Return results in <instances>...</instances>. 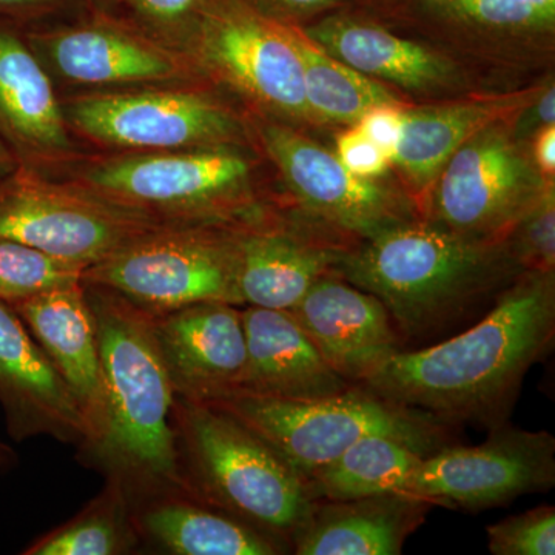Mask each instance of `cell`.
I'll list each match as a JSON object with an SVG mask.
<instances>
[{"label":"cell","instance_id":"cell-1","mask_svg":"<svg viewBox=\"0 0 555 555\" xmlns=\"http://www.w3.org/2000/svg\"><path fill=\"white\" fill-rule=\"evenodd\" d=\"M554 337V270H526L473 327L423 349L398 350L360 386L448 426L492 429L507 423L526 374Z\"/></svg>","mask_w":555,"mask_h":555},{"label":"cell","instance_id":"cell-2","mask_svg":"<svg viewBox=\"0 0 555 555\" xmlns=\"http://www.w3.org/2000/svg\"><path fill=\"white\" fill-rule=\"evenodd\" d=\"M511 266L521 264L507 238H469L437 222L411 219L343 254L335 272L375 295L398 334L426 338L499 298Z\"/></svg>","mask_w":555,"mask_h":555},{"label":"cell","instance_id":"cell-3","mask_svg":"<svg viewBox=\"0 0 555 555\" xmlns=\"http://www.w3.org/2000/svg\"><path fill=\"white\" fill-rule=\"evenodd\" d=\"M83 286L96 324L105 398L104 433L91 454L124 483L189 494L173 427L177 396L153 315L107 288Z\"/></svg>","mask_w":555,"mask_h":555},{"label":"cell","instance_id":"cell-4","mask_svg":"<svg viewBox=\"0 0 555 555\" xmlns=\"http://www.w3.org/2000/svg\"><path fill=\"white\" fill-rule=\"evenodd\" d=\"M173 411L190 494L291 545L313 502L305 478L228 412L179 398Z\"/></svg>","mask_w":555,"mask_h":555},{"label":"cell","instance_id":"cell-5","mask_svg":"<svg viewBox=\"0 0 555 555\" xmlns=\"http://www.w3.org/2000/svg\"><path fill=\"white\" fill-rule=\"evenodd\" d=\"M210 404L262 438L305 481L371 434H390L434 449L452 444L444 423L360 385L317 400L235 392Z\"/></svg>","mask_w":555,"mask_h":555},{"label":"cell","instance_id":"cell-6","mask_svg":"<svg viewBox=\"0 0 555 555\" xmlns=\"http://www.w3.org/2000/svg\"><path fill=\"white\" fill-rule=\"evenodd\" d=\"M83 284L107 288L150 315L198 305L240 306L235 230L163 224L86 270Z\"/></svg>","mask_w":555,"mask_h":555},{"label":"cell","instance_id":"cell-7","mask_svg":"<svg viewBox=\"0 0 555 555\" xmlns=\"http://www.w3.org/2000/svg\"><path fill=\"white\" fill-rule=\"evenodd\" d=\"M250 166L221 147L118 156L83 171V188L163 224L229 221L244 208Z\"/></svg>","mask_w":555,"mask_h":555},{"label":"cell","instance_id":"cell-8","mask_svg":"<svg viewBox=\"0 0 555 555\" xmlns=\"http://www.w3.org/2000/svg\"><path fill=\"white\" fill-rule=\"evenodd\" d=\"M163 222L83 185L14 171L0 182V236L89 269Z\"/></svg>","mask_w":555,"mask_h":555},{"label":"cell","instance_id":"cell-9","mask_svg":"<svg viewBox=\"0 0 555 555\" xmlns=\"http://www.w3.org/2000/svg\"><path fill=\"white\" fill-rule=\"evenodd\" d=\"M554 485L555 438L503 423L477 447L452 443L425 456L400 491L436 506L478 513Z\"/></svg>","mask_w":555,"mask_h":555},{"label":"cell","instance_id":"cell-10","mask_svg":"<svg viewBox=\"0 0 555 555\" xmlns=\"http://www.w3.org/2000/svg\"><path fill=\"white\" fill-rule=\"evenodd\" d=\"M502 120L467 139L434 184L437 224L476 240H505L545 192Z\"/></svg>","mask_w":555,"mask_h":555},{"label":"cell","instance_id":"cell-11","mask_svg":"<svg viewBox=\"0 0 555 555\" xmlns=\"http://www.w3.org/2000/svg\"><path fill=\"white\" fill-rule=\"evenodd\" d=\"M195 22L199 51L222 78L273 112L310 116L301 61L287 27L243 0H207Z\"/></svg>","mask_w":555,"mask_h":555},{"label":"cell","instance_id":"cell-12","mask_svg":"<svg viewBox=\"0 0 555 555\" xmlns=\"http://www.w3.org/2000/svg\"><path fill=\"white\" fill-rule=\"evenodd\" d=\"M67 113L80 133L124 149L221 147L240 134L232 113L190 91L91 94L73 101Z\"/></svg>","mask_w":555,"mask_h":555},{"label":"cell","instance_id":"cell-13","mask_svg":"<svg viewBox=\"0 0 555 555\" xmlns=\"http://www.w3.org/2000/svg\"><path fill=\"white\" fill-rule=\"evenodd\" d=\"M261 139L301 206L327 224L367 240L411 221L400 196L372 179L350 173L337 155L309 138L269 124L262 127Z\"/></svg>","mask_w":555,"mask_h":555},{"label":"cell","instance_id":"cell-14","mask_svg":"<svg viewBox=\"0 0 555 555\" xmlns=\"http://www.w3.org/2000/svg\"><path fill=\"white\" fill-rule=\"evenodd\" d=\"M153 332L175 396L215 403L241 390L247 347L243 315L229 302H198L153 317Z\"/></svg>","mask_w":555,"mask_h":555},{"label":"cell","instance_id":"cell-15","mask_svg":"<svg viewBox=\"0 0 555 555\" xmlns=\"http://www.w3.org/2000/svg\"><path fill=\"white\" fill-rule=\"evenodd\" d=\"M0 406L16 441L49 436L89 444L78 401L21 317L0 301Z\"/></svg>","mask_w":555,"mask_h":555},{"label":"cell","instance_id":"cell-16","mask_svg":"<svg viewBox=\"0 0 555 555\" xmlns=\"http://www.w3.org/2000/svg\"><path fill=\"white\" fill-rule=\"evenodd\" d=\"M288 312L350 385H361L386 358L401 350L400 334L386 306L332 273L320 278Z\"/></svg>","mask_w":555,"mask_h":555},{"label":"cell","instance_id":"cell-17","mask_svg":"<svg viewBox=\"0 0 555 555\" xmlns=\"http://www.w3.org/2000/svg\"><path fill=\"white\" fill-rule=\"evenodd\" d=\"M10 306L78 401L89 425L86 448L91 451L104 433L105 398L96 324L86 286L53 288Z\"/></svg>","mask_w":555,"mask_h":555},{"label":"cell","instance_id":"cell-18","mask_svg":"<svg viewBox=\"0 0 555 555\" xmlns=\"http://www.w3.org/2000/svg\"><path fill=\"white\" fill-rule=\"evenodd\" d=\"M434 506L403 491L313 500L291 550L298 555H398Z\"/></svg>","mask_w":555,"mask_h":555},{"label":"cell","instance_id":"cell-19","mask_svg":"<svg viewBox=\"0 0 555 555\" xmlns=\"http://www.w3.org/2000/svg\"><path fill=\"white\" fill-rule=\"evenodd\" d=\"M247 363L238 392L317 400L349 389L288 310L247 306L241 310Z\"/></svg>","mask_w":555,"mask_h":555},{"label":"cell","instance_id":"cell-20","mask_svg":"<svg viewBox=\"0 0 555 555\" xmlns=\"http://www.w3.org/2000/svg\"><path fill=\"white\" fill-rule=\"evenodd\" d=\"M235 244L241 302L262 309L295 308L343 255L272 228L236 229Z\"/></svg>","mask_w":555,"mask_h":555},{"label":"cell","instance_id":"cell-21","mask_svg":"<svg viewBox=\"0 0 555 555\" xmlns=\"http://www.w3.org/2000/svg\"><path fill=\"white\" fill-rule=\"evenodd\" d=\"M47 57L72 82L87 86L158 82L179 67L159 47L112 25H87L39 36Z\"/></svg>","mask_w":555,"mask_h":555},{"label":"cell","instance_id":"cell-22","mask_svg":"<svg viewBox=\"0 0 555 555\" xmlns=\"http://www.w3.org/2000/svg\"><path fill=\"white\" fill-rule=\"evenodd\" d=\"M0 134L33 158L65 155V116L49 75L13 33L0 28Z\"/></svg>","mask_w":555,"mask_h":555},{"label":"cell","instance_id":"cell-23","mask_svg":"<svg viewBox=\"0 0 555 555\" xmlns=\"http://www.w3.org/2000/svg\"><path fill=\"white\" fill-rule=\"evenodd\" d=\"M528 104L526 96L403 109V129L392 164L416 192L433 189L467 139Z\"/></svg>","mask_w":555,"mask_h":555},{"label":"cell","instance_id":"cell-24","mask_svg":"<svg viewBox=\"0 0 555 555\" xmlns=\"http://www.w3.org/2000/svg\"><path fill=\"white\" fill-rule=\"evenodd\" d=\"M305 35L335 60L369 78L389 80L406 89H433L452 75L451 65L443 57L374 25L327 20Z\"/></svg>","mask_w":555,"mask_h":555},{"label":"cell","instance_id":"cell-25","mask_svg":"<svg viewBox=\"0 0 555 555\" xmlns=\"http://www.w3.org/2000/svg\"><path fill=\"white\" fill-rule=\"evenodd\" d=\"M138 529L177 555H276L291 545L218 507L164 499L145 507Z\"/></svg>","mask_w":555,"mask_h":555},{"label":"cell","instance_id":"cell-26","mask_svg":"<svg viewBox=\"0 0 555 555\" xmlns=\"http://www.w3.org/2000/svg\"><path fill=\"white\" fill-rule=\"evenodd\" d=\"M436 451L406 438L371 434L310 476L306 488L312 500H346L400 491L409 474Z\"/></svg>","mask_w":555,"mask_h":555},{"label":"cell","instance_id":"cell-27","mask_svg":"<svg viewBox=\"0 0 555 555\" xmlns=\"http://www.w3.org/2000/svg\"><path fill=\"white\" fill-rule=\"evenodd\" d=\"M305 76L306 102L310 116L331 122L357 124L364 113L382 105H400L378 82L345 62L335 60L305 33L291 30Z\"/></svg>","mask_w":555,"mask_h":555},{"label":"cell","instance_id":"cell-28","mask_svg":"<svg viewBox=\"0 0 555 555\" xmlns=\"http://www.w3.org/2000/svg\"><path fill=\"white\" fill-rule=\"evenodd\" d=\"M138 526L129 511L126 483H112L93 502L68 520L39 537L25 555H119L137 546Z\"/></svg>","mask_w":555,"mask_h":555},{"label":"cell","instance_id":"cell-29","mask_svg":"<svg viewBox=\"0 0 555 555\" xmlns=\"http://www.w3.org/2000/svg\"><path fill=\"white\" fill-rule=\"evenodd\" d=\"M86 269L0 236V301H24L53 288L82 283Z\"/></svg>","mask_w":555,"mask_h":555},{"label":"cell","instance_id":"cell-30","mask_svg":"<svg viewBox=\"0 0 555 555\" xmlns=\"http://www.w3.org/2000/svg\"><path fill=\"white\" fill-rule=\"evenodd\" d=\"M494 555H554L555 507L539 506L486 528Z\"/></svg>","mask_w":555,"mask_h":555},{"label":"cell","instance_id":"cell-31","mask_svg":"<svg viewBox=\"0 0 555 555\" xmlns=\"http://www.w3.org/2000/svg\"><path fill=\"white\" fill-rule=\"evenodd\" d=\"M466 20L503 28V30H539L554 24L555 0H448Z\"/></svg>","mask_w":555,"mask_h":555},{"label":"cell","instance_id":"cell-32","mask_svg":"<svg viewBox=\"0 0 555 555\" xmlns=\"http://www.w3.org/2000/svg\"><path fill=\"white\" fill-rule=\"evenodd\" d=\"M516 240L509 241L518 261L525 270L553 272L555 264V208L554 190L545 192L535 201L534 206L521 217L511 233Z\"/></svg>","mask_w":555,"mask_h":555},{"label":"cell","instance_id":"cell-33","mask_svg":"<svg viewBox=\"0 0 555 555\" xmlns=\"http://www.w3.org/2000/svg\"><path fill=\"white\" fill-rule=\"evenodd\" d=\"M337 156L350 173L360 178L379 177L390 166L389 156L358 126L339 134Z\"/></svg>","mask_w":555,"mask_h":555},{"label":"cell","instance_id":"cell-34","mask_svg":"<svg viewBox=\"0 0 555 555\" xmlns=\"http://www.w3.org/2000/svg\"><path fill=\"white\" fill-rule=\"evenodd\" d=\"M357 126L389 156L392 164L401 129H403V109L396 105H382L369 109L358 120Z\"/></svg>","mask_w":555,"mask_h":555},{"label":"cell","instance_id":"cell-35","mask_svg":"<svg viewBox=\"0 0 555 555\" xmlns=\"http://www.w3.org/2000/svg\"><path fill=\"white\" fill-rule=\"evenodd\" d=\"M207 0H127L139 16L159 27H178L196 21Z\"/></svg>","mask_w":555,"mask_h":555},{"label":"cell","instance_id":"cell-36","mask_svg":"<svg viewBox=\"0 0 555 555\" xmlns=\"http://www.w3.org/2000/svg\"><path fill=\"white\" fill-rule=\"evenodd\" d=\"M534 153L537 166L546 177H553L555 171V127L554 124L543 127L537 134Z\"/></svg>","mask_w":555,"mask_h":555},{"label":"cell","instance_id":"cell-37","mask_svg":"<svg viewBox=\"0 0 555 555\" xmlns=\"http://www.w3.org/2000/svg\"><path fill=\"white\" fill-rule=\"evenodd\" d=\"M56 2L57 0H0V13H31V11L49 9Z\"/></svg>","mask_w":555,"mask_h":555},{"label":"cell","instance_id":"cell-38","mask_svg":"<svg viewBox=\"0 0 555 555\" xmlns=\"http://www.w3.org/2000/svg\"><path fill=\"white\" fill-rule=\"evenodd\" d=\"M537 118L542 120L545 126L554 124L555 119V91L550 89L540 98L539 104H537Z\"/></svg>","mask_w":555,"mask_h":555},{"label":"cell","instance_id":"cell-39","mask_svg":"<svg viewBox=\"0 0 555 555\" xmlns=\"http://www.w3.org/2000/svg\"><path fill=\"white\" fill-rule=\"evenodd\" d=\"M275 2L286 9L306 11L326 9V7L334 5L337 0H275Z\"/></svg>","mask_w":555,"mask_h":555},{"label":"cell","instance_id":"cell-40","mask_svg":"<svg viewBox=\"0 0 555 555\" xmlns=\"http://www.w3.org/2000/svg\"><path fill=\"white\" fill-rule=\"evenodd\" d=\"M14 171H16V164H14L13 156L0 145V182L10 178Z\"/></svg>","mask_w":555,"mask_h":555},{"label":"cell","instance_id":"cell-41","mask_svg":"<svg viewBox=\"0 0 555 555\" xmlns=\"http://www.w3.org/2000/svg\"><path fill=\"white\" fill-rule=\"evenodd\" d=\"M11 462H13V452L5 444L0 443V467L9 465Z\"/></svg>","mask_w":555,"mask_h":555}]
</instances>
